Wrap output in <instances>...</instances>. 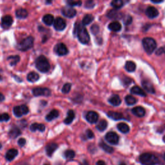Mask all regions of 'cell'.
I'll return each instance as SVG.
<instances>
[{
    "label": "cell",
    "instance_id": "obj_23",
    "mask_svg": "<svg viewBox=\"0 0 165 165\" xmlns=\"http://www.w3.org/2000/svg\"><path fill=\"white\" fill-rule=\"evenodd\" d=\"M130 92L132 94H134V95H138L142 96V97H146V93L143 91H142V90L141 88H139L138 86L133 87L130 89Z\"/></svg>",
    "mask_w": 165,
    "mask_h": 165
},
{
    "label": "cell",
    "instance_id": "obj_58",
    "mask_svg": "<svg viewBox=\"0 0 165 165\" xmlns=\"http://www.w3.org/2000/svg\"><path fill=\"white\" fill-rule=\"evenodd\" d=\"M44 165H49V164H44Z\"/></svg>",
    "mask_w": 165,
    "mask_h": 165
},
{
    "label": "cell",
    "instance_id": "obj_36",
    "mask_svg": "<svg viewBox=\"0 0 165 165\" xmlns=\"http://www.w3.org/2000/svg\"><path fill=\"white\" fill-rule=\"evenodd\" d=\"M19 59L20 57L19 56H11L8 57L7 60H8V61L9 62L10 65L11 66H14L16 65L19 61Z\"/></svg>",
    "mask_w": 165,
    "mask_h": 165
},
{
    "label": "cell",
    "instance_id": "obj_13",
    "mask_svg": "<svg viewBox=\"0 0 165 165\" xmlns=\"http://www.w3.org/2000/svg\"><path fill=\"white\" fill-rule=\"evenodd\" d=\"M13 23V19L12 18L9 16V15H6V16H3L2 18V28L6 29V28H9L12 24Z\"/></svg>",
    "mask_w": 165,
    "mask_h": 165
},
{
    "label": "cell",
    "instance_id": "obj_31",
    "mask_svg": "<svg viewBox=\"0 0 165 165\" xmlns=\"http://www.w3.org/2000/svg\"><path fill=\"white\" fill-rule=\"evenodd\" d=\"M136 65L134 62L132 61H126L125 64V69L129 72H132L136 70Z\"/></svg>",
    "mask_w": 165,
    "mask_h": 165
},
{
    "label": "cell",
    "instance_id": "obj_27",
    "mask_svg": "<svg viewBox=\"0 0 165 165\" xmlns=\"http://www.w3.org/2000/svg\"><path fill=\"white\" fill-rule=\"evenodd\" d=\"M58 116H59V112L57 110H52L47 115L46 119L48 121H52V120L57 118Z\"/></svg>",
    "mask_w": 165,
    "mask_h": 165
},
{
    "label": "cell",
    "instance_id": "obj_55",
    "mask_svg": "<svg viewBox=\"0 0 165 165\" xmlns=\"http://www.w3.org/2000/svg\"><path fill=\"white\" fill-rule=\"evenodd\" d=\"M163 157H164V159L165 160V153L164 154V155H163Z\"/></svg>",
    "mask_w": 165,
    "mask_h": 165
},
{
    "label": "cell",
    "instance_id": "obj_20",
    "mask_svg": "<svg viewBox=\"0 0 165 165\" xmlns=\"http://www.w3.org/2000/svg\"><path fill=\"white\" fill-rule=\"evenodd\" d=\"M142 87L145 88V91H146L148 92L151 93V94L155 93V89L151 82H150L148 81L144 80L142 82Z\"/></svg>",
    "mask_w": 165,
    "mask_h": 165
},
{
    "label": "cell",
    "instance_id": "obj_50",
    "mask_svg": "<svg viewBox=\"0 0 165 165\" xmlns=\"http://www.w3.org/2000/svg\"><path fill=\"white\" fill-rule=\"evenodd\" d=\"M132 22V18L130 16L128 17V19H126V24H130Z\"/></svg>",
    "mask_w": 165,
    "mask_h": 165
},
{
    "label": "cell",
    "instance_id": "obj_2",
    "mask_svg": "<svg viewBox=\"0 0 165 165\" xmlns=\"http://www.w3.org/2000/svg\"><path fill=\"white\" fill-rule=\"evenodd\" d=\"M35 65L36 69L42 73H47L49 71L50 65L46 57L40 56L36 59Z\"/></svg>",
    "mask_w": 165,
    "mask_h": 165
},
{
    "label": "cell",
    "instance_id": "obj_41",
    "mask_svg": "<svg viewBox=\"0 0 165 165\" xmlns=\"http://www.w3.org/2000/svg\"><path fill=\"white\" fill-rule=\"evenodd\" d=\"M71 90V84L70 83H66L63 85L62 88V92L63 94H68Z\"/></svg>",
    "mask_w": 165,
    "mask_h": 165
},
{
    "label": "cell",
    "instance_id": "obj_9",
    "mask_svg": "<svg viewBox=\"0 0 165 165\" xmlns=\"http://www.w3.org/2000/svg\"><path fill=\"white\" fill-rule=\"evenodd\" d=\"M105 139L107 142L112 145H117L119 142V138L118 135L114 132H109L105 136Z\"/></svg>",
    "mask_w": 165,
    "mask_h": 165
},
{
    "label": "cell",
    "instance_id": "obj_29",
    "mask_svg": "<svg viewBox=\"0 0 165 165\" xmlns=\"http://www.w3.org/2000/svg\"><path fill=\"white\" fill-rule=\"evenodd\" d=\"M20 134H21V131L16 126L12 127V128L11 129V130L9 131V136L11 138H13V139L16 138L17 137H18L19 136Z\"/></svg>",
    "mask_w": 165,
    "mask_h": 165
},
{
    "label": "cell",
    "instance_id": "obj_21",
    "mask_svg": "<svg viewBox=\"0 0 165 165\" xmlns=\"http://www.w3.org/2000/svg\"><path fill=\"white\" fill-rule=\"evenodd\" d=\"M30 129L32 132H36V130H39L40 132H44L45 130V126L40 123H33L30 126Z\"/></svg>",
    "mask_w": 165,
    "mask_h": 165
},
{
    "label": "cell",
    "instance_id": "obj_57",
    "mask_svg": "<svg viewBox=\"0 0 165 165\" xmlns=\"http://www.w3.org/2000/svg\"><path fill=\"white\" fill-rule=\"evenodd\" d=\"M163 140H164V142H165V136H164V138H163Z\"/></svg>",
    "mask_w": 165,
    "mask_h": 165
},
{
    "label": "cell",
    "instance_id": "obj_35",
    "mask_svg": "<svg viewBox=\"0 0 165 165\" xmlns=\"http://www.w3.org/2000/svg\"><path fill=\"white\" fill-rule=\"evenodd\" d=\"M94 16H92V15H91V14H87L84 16L83 19H82V25H85V26L88 25L91 23H92V21L94 20Z\"/></svg>",
    "mask_w": 165,
    "mask_h": 165
},
{
    "label": "cell",
    "instance_id": "obj_19",
    "mask_svg": "<svg viewBox=\"0 0 165 165\" xmlns=\"http://www.w3.org/2000/svg\"><path fill=\"white\" fill-rule=\"evenodd\" d=\"M108 102L112 104V105L117 107L121 104V99L118 95H113L108 99Z\"/></svg>",
    "mask_w": 165,
    "mask_h": 165
},
{
    "label": "cell",
    "instance_id": "obj_3",
    "mask_svg": "<svg viewBox=\"0 0 165 165\" xmlns=\"http://www.w3.org/2000/svg\"><path fill=\"white\" fill-rule=\"evenodd\" d=\"M139 161L142 165H156L159 163V159L153 154L145 153L139 156Z\"/></svg>",
    "mask_w": 165,
    "mask_h": 165
},
{
    "label": "cell",
    "instance_id": "obj_16",
    "mask_svg": "<svg viewBox=\"0 0 165 165\" xmlns=\"http://www.w3.org/2000/svg\"><path fill=\"white\" fill-rule=\"evenodd\" d=\"M132 112L133 115H135L137 117H144L145 115V110L144 108H142V107H134L132 110Z\"/></svg>",
    "mask_w": 165,
    "mask_h": 165
},
{
    "label": "cell",
    "instance_id": "obj_6",
    "mask_svg": "<svg viewBox=\"0 0 165 165\" xmlns=\"http://www.w3.org/2000/svg\"><path fill=\"white\" fill-rule=\"evenodd\" d=\"M29 112L28 107L25 105H19L16 106L13 108V113L15 116L17 117H20L23 115L27 114Z\"/></svg>",
    "mask_w": 165,
    "mask_h": 165
},
{
    "label": "cell",
    "instance_id": "obj_25",
    "mask_svg": "<svg viewBox=\"0 0 165 165\" xmlns=\"http://www.w3.org/2000/svg\"><path fill=\"white\" fill-rule=\"evenodd\" d=\"M43 22L45 25L48 26H50L51 25L54 24V18L53 16L51 14H46V15H44L43 18Z\"/></svg>",
    "mask_w": 165,
    "mask_h": 165
},
{
    "label": "cell",
    "instance_id": "obj_22",
    "mask_svg": "<svg viewBox=\"0 0 165 165\" xmlns=\"http://www.w3.org/2000/svg\"><path fill=\"white\" fill-rule=\"evenodd\" d=\"M107 17L110 19H120L122 18V14L116 9L111 10L107 14Z\"/></svg>",
    "mask_w": 165,
    "mask_h": 165
},
{
    "label": "cell",
    "instance_id": "obj_39",
    "mask_svg": "<svg viewBox=\"0 0 165 165\" xmlns=\"http://www.w3.org/2000/svg\"><path fill=\"white\" fill-rule=\"evenodd\" d=\"M65 157L67 159H72L76 155L75 152L72 150H66L64 154Z\"/></svg>",
    "mask_w": 165,
    "mask_h": 165
},
{
    "label": "cell",
    "instance_id": "obj_53",
    "mask_svg": "<svg viewBox=\"0 0 165 165\" xmlns=\"http://www.w3.org/2000/svg\"><path fill=\"white\" fill-rule=\"evenodd\" d=\"M47 4H50L52 2V0H45Z\"/></svg>",
    "mask_w": 165,
    "mask_h": 165
},
{
    "label": "cell",
    "instance_id": "obj_40",
    "mask_svg": "<svg viewBox=\"0 0 165 165\" xmlns=\"http://www.w3.org/2000/svg\"><path fill=\"white\" fill-rule=\"evenodd\" d=\"M66 3L70 6H81L82 4V2L81 0H78V1H75V0H66Z\"/></svg>",
    "mask_w": 165,
    "mask_h": 165
},
{
    "label": "cell",
    "instance_id": "obj_54",
    "mask_svg": "<svg viewBox=\"0 0 165 165\" xmlns=\"http://www.w3.org/2000/svg\"><path fill=\"white\" fill-rule=\"evenodd\" d=\"M119 165H126V164H125V163H121V164H120Z\"/></svg>",
    "mask_w": 165,
    "mask_h": 165
},
{
    "label": "cell",
    "instance_id": "obj_49",
    "mask_svg": "<svg viewBox=\"0 0 165 165\" xmlns=\"http://www.w3.org/2000/svg\"><path fill=\"white\" fill-rule=\"evenodd\" d=\"M151 1L154 3H160L163 2V0H151Z\"/></svg>",
    "mask_w": 165,
    "mask_h": 165
},
{
    "label": "cell",
    "instance_id": "obj_24",
    "mask_svg": "<svg viewBox=\"0 0 165 165\" xmlns=\"http://www.w3.org/2000/svg\"><path fill=\"white\" fill-rule=\"evenodd\" d=\"M108 28L113 32H119L121 30V25L118 21H114L108 25Z\"/></svg>",
    "mask_w": 165,
    "mask_h": 165
},
{
    "label": "cell",
    "instance_id": "obj_5",
    "mask_svg": "<svg viewBox=\"0 0 165 165\" xmlns=\"http://www.w3.org/2000/svg\"><path fill=\"white\" fill-rule=\"evenodd\" d=\"M34 38L32 36H28L23 39L18 44L17 49L21 51H27L33 47Z\"/></svg>",
    "mask_w": 165,
    "mask_h": 165
},
{
    "label": "cell",
    "instance_id": "obj_15",
    "mask_svg": "<svg viewBox=\"0 0 165 165\" xmlns=\"http://www.w3.org/2000/svg\"><path fill=\"white\" fill-rule=\"evenodd\" d=\"M58 148V145L55 142H50L46 146L45 150L48 156L51 157Z\"/></svg>",
    "mask_w": 165,
    "mask_h": 165
},
{
    "label": "cell",
    "instance_id": "obj_17",
    "mask_svg": "<svg viewBox=\"0 0 165 165\" xmlns=\"http://www.w3.org/2000/svg\"><path fill=\"white\" fill-rule=\"evenodd\" d=\"M18 154V152L16 149L15 148H12L10 149L9 150L7 151L5 157L6 159L9 161H12L13 159H14L15 157H16Z\"/></svg>",
    "mask_w": 165,
    "mask_h": 165
},
{
    "label": "cell",
    "instance_id": "obj_26",
    "mask_svg": "<svg viewBox=\"0 0 165 165\" xmlns=\"http://www.w3.org/2000/svg\"><path fill=\"white\" fill-rule=\"evenodd\" d=\"M75 118V113L72 110H69L68 113H67V116L64 120V123L66 125H70L72 123L74 119Z\"/></svg>",
    "mask_w": 165,
    "mask_h": 165
},
{
    "label": "cell",
    "instance_id": "obj_7",
    "mask_svg": "<svg viewBox=\"0 0 165 165\" xmlns=\"http://www.w3.org/2000/svg\"><path fill=\"white\" fill-rule=\"evenodd\" d=\"M32 94L34 96H50L51 95L50 90L47 88L37 87L32 90Z\"/></svg>",
    "mask_w": 165,
    "mask_h": 165
},
{
    "label": "cell",
    "instance_id": "obj_56",
    "mask_svg": "<svg viewBox=\"0 0 165 165\" xmlns=\"http://www.w3.org/2000/svg\"><path fill=\"white\" fill-rule=\"evenodd\" d=\"M2 144H1V143H0V149H1V148H2Z\"/></svg>",
    "mask_w": 165,
    "mask_h": 165
},
{
    "label": "cell",
    "instance_id": "obj_51",
    "mask_svg": "<svg viewBox=\"0 0 165 165\" xmlns=\"http://www.w3.org/2000/svg\"><path fill=\"white\" fill-rule=\"evenodd\" d=\"M4 100H5V96L2 94L0 93V102L3 101Z\"/></svg>",
    "mask_w": 165,
    "mask_h": 165
},
{
    "label": "cell",
    "instance_id": "obj_32",
    "mask_svg": "<svg viewBox=\"0 0 165 165\" xmlns=\"http://www.w3.org/2000/svg\"><path fill=\"white\" fill-rule=\"evenodd\" d=\"M39 78H40V76H39L38 74H37L35 72H30L27 76V80L29 82H34L37 81V80L39 79Z\"/></svg>",
    "mask_w": 165,
    "mask_h": 165
},
{
    "label": "cell",
    "instance_id": "obj_46",
    "mask_svg": "<svg viewBox=\"0 0 165 165\" xmlns=\"http://www.w3.org/2000/svg\"><path fill=\"white\" fill-rule=\"evenodd\" d=\"M18 144L19 146H21V147L25 146V144H26V140H25V139H24V138H20V139L18 140Z\"/></svg>",
    "mask_w": 165,
    "mask_h": 165
},
{
    "label": "cell",
    "instance_id": "obj_14",
    "mask_svg": "<svg viewBox=\"0 0 165 165\" xmlns=\"http://www.w3.org/2000/svg\"><path fill=\"white\" fill-rule=\"evenodd\" d=\"M146 14L149 18H155L158 16L159 12L154 6H148L146 10Z\"/></svg>",
    "mask_w": 165,
    "mask_h": 165
},
{
    "label": "cell",
    "instance_id": "obj_12",
    "mask_svg": "<svg viewBox=\"0 0 165 165\" xmlns=\"http://www.w3.org/2000/svg\"><path fill=\"white\" fill-rule=\"evenodd\" d=\"M99 119V115L94 111H90L86 115L87 121L91 124L95 123Z\"/></svg>",
    "mask_w": 165,
    "mask_h": 165
},
{
    "label": "cell",
    "instance_id": "obj_33",
    "mask_svg": "<svg viewBox=\"0 0 165 165\" xmlns=\"http://www.w3.org/2000/svg\"><path fill=\"white\" fill-rule=\"evenodd\" d=\"M99 146L101 148H102L104 152H106L108 154H112V152H114V148L108 146V145H107L105 142H104L103 141H101L99 142Z\"/></svg>",
    "mask_w": 165,
    "mask_h": 165
},
{
    "label": "cell",
    "instance_id": "obj_18",
    "mask_svg": "<svg viewBox=\"0 0 165 165\" xmlns=\"http://www.w3.org/2000/svg\"><path fill=\"white\" fill-rule=\"evenodd\" d=\"M107 116L108 117L111 118L112 119L116 120V121H117V120L124 119V118H125L123 114L120 113V112H113V111L108 112L107 113Z\"/></svg>",
    "mask_w": 165,
    "mask_h": 165
},
{
    "label": "cell",
    "instance_id": "obj_42",
    "mask_svg": "<svg viewBox=\"0 0 165 165\" xmlns=\"http://www.w3.org/2000/svg\"><path fill=\"white\" fill-rule=\"evenodd\" d=\"M10 119V116L8 114L6 113H3V114H0V122L3 121H8Z\"/></svg>",
    "mask_w": 165,
    "mask_h": 165
},
{
    "label": "cell",
    "instance_id": "obj_28",
    "mask_svg": "<svg viewBox=\"0 0 165 165\" xmlns=\"http://www.w3.org/2000/svg\"><path fill=\"white\" fill-rule=\"evenodd\" d=\"M117 127V129L121 133H126L129 132L130 131L129 126L125 123H119Z\"/></svg>",
    "mask_w": 165,
    "mask_h": 165
},
{
    "label": "cell",
    "instance_id": "obj_1",
    "mask_svg": "<svg viewBox=\"0 0 165 165\" xmlns=\"http://www.w3.org/2000/svg\"><path fill=\"white\" fill-rule=\"evenodd\" d=\"M74 34L76 35L79 41L82 44H88L90 41V36L85 25L79 22L74 25Z\"/></svg>",
    "mask_w": 165,
    "mask_h": 165
},
{
    "label": "cell",
    "instance_id": "obj_34",
    "mask_svg": "<svg viewBox=\"0 0 165 165\" xmlns=\"http://www.w3.org/2000/svg\"><path fill=\"white\" fill-rule=\"evenodd\" d=\"M107 126H108V123L106 120H101V121H99V123L97 125L96 128L99 131L103 132L107 129Z\"/></svg>",
    "mask_w": 165,
    "mask_h": 165
},
{
    "label": "cell",
    "instance_id": "obj_4",
    "mask_svg": "<svg viewBox=\"0 0 165 165\" xmlns=\"http://www.w3.org/2000/svg\"><path fill=\"white\" fill-rule=\"evenodd\" d=\"M142 46L148 54H152L157 47L156 41L151 37H145L142 40Z\"/></svg>",
    "mask_w": 165,
    "mask_h": 165
},
{
    "label": "cell",
    "instance_id": "obj_47",
    "mask_svg": "<svg viewBox=\"0 0 165 165\" xmlns=\"http://www.w3.org/2000/svg\"><path fill=\"white\" fill-rule=\"evenodd\" d=\"M163 53H165V47L158 49V50H157V51L156 52V54L157 55H161Z\"/></svg>",
    "mask_w": 165,
    "mask_h": 165
},
{
    "label": "cell",
    "instance_id": "obj_30",
    "mask_svg": "<svg viewBox=\"0 0 165 165\" xmlns=\"http://www.w3.org/2000/svg\"><path fill=\"white\" fill-rule=\"evenodd\" d=\"M28 12L26 9H19L16 11V15L17 18H19V19H25L28 16Z\"/></svg>",
    "mask_w": 165,
    "mask_h": 165
},
{
    "label": "cell",
    "instance_id": "obj_44",
    "mask_svg": "<svg viewBox=\"0 0 165 165\" xmlns=\"http://www.w3.org/2000/svg\"><path fill=\"white\" fill-rule=\"evenodd\" d=\"M86 136L88 139H93L94 137V134L92 130H87L86 132Z\"/></svg>",
    "mask_w": 165,
    "mask_h": 165
},
{
    "label": "cell",
    "instance_id": "obj_37",
    "mask_svg": "<svg viewBox=\"0 0 165 165\" xmlns=\"http://www.w3.org/2000/svg\"><path fill=\"white\" fill-rule=\"evenodd\" d=\"M125 102L129 106H132L137 103V99L132 95H127L125 97Z\"/></svg>",
    "mask_w": 165,
    "mask_h": 165
},
{
    "label": "cell",
    "instance_id": "obj_43",
    "mask_svg": "<svg viewBox=\"0 0 165 165\" xmlns=\"http://www.w3.org/2000/svg\"><path fill=\"white\" fill-rule=\"evenodd\" d=\"M95 3L93 0H87L85 3V7L87 9H92L94 6Z\"/></svg>",
    "mask_w": 165,
    "mask_h": 165
},
{
    "label": "cell",
    "instance_id": "obj_52",
    "mask_svg": "<svg viewBox=\"0 0 165 165\" xmlns=\"http://www.w3.org/2000/svg\"><path fill=\"white\" fill-rule=\"evenodd\" d=\"M80 165H89V164L87 161H84L81 164H80Z\"/></svg>",
    "mask_w": 165,
    "mask_h": 165
},
{
    "label": "cell",
    "instance_id": "obj_45",
    "mask_svg": "<svg viewBox=\"0 0 165 165\" xmlns=\"http://www.w3.org/2000/svg\"><path fill=\"white\" fill-rule=\"evenodd\" d=\"M99 27L97 26V25H94L92 27H91V31H92V32L94 34H96L97 33H98L99 32Z\"/></svg>",
    "mask_w": 165,
    "mask_h": 165
},
{
    "label": "cell",
    "instance_id": "obj_10",
    "mask_svg": "<svg viewBox=\"0 0 165 165\" xmlns=\"http://www.w3.org/2000/svg\"><path fill=\"white\" fill-rule=\"evenodd\" d=\"M66 23L65 19L62 18L57 17L54 22V27L57 31H62L66 28Z\"/></svg>",
    "mask_w": 165,
    "mask_h": 165
},
{
    "label": "cell",
    "instance_id": "obj_48",
    "mask_svg": "<svg viewBox=\"0 0 165 165\" xmlns=\"http://www.w3.org/2000/svg\"><path fill=\"white\" fill-rule=\"evenodd\" d=\"M96 165H107L103 161H98L96 163Z\"/></svg>",
    "mask_w": 165,
    "mask_h": 165
},
{
    "label": "cell",
    "instance_id": "obj_11",
    "mask_svg": "<svg viewBox=\"0 0 165 165\" xmlns=\"http://www.w3.org/2000/svg\"><path fill=\"white\" fill-rule=\"evenodd\" d=\"M61 12L63 16L69 18H74L77 14L76 11L74 9H73L72 6H70L69 5L64 6L63 8L61 9Z\"/></svg>",
    "mask_w": 165,
    "mask_h": 165
},
{
    "label": "cell",
    "instance_id": "obj_38",
    "mask_svg": "<svg viewBox=\"0 0 165 165\" xmlns=\"http://www.w3.org/2000/svg\"><path fill=\"white\" fill-rule=\"evenodd\" d=\"M111 5L113 6L115 9H121L123 6V2L122 0H112L111 2Z\"/></svg>",
    "mask_w": 165,
    "mask_h": 165
},
{
    "label": "cell",
    "instance_id": "obj_8",
    "mask_svg": "<svg viewBox=\"0 0 165 165\" xmlns=\"http://www.w3.org/2000/svg\"><path fill=\"white\" fill-rule=\"evenodd\" d=\"M54 50L55 53L59 56H63L69 53L68 49L65 44L61 43L57 44L54 49Z\"/></svg>",
    "mask_w": 165,
    "mask_h": 165
}]
</instances>
